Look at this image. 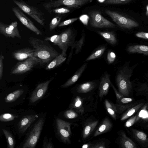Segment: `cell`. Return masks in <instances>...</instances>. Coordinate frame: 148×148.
Masks as SVG:
<instances>
[{"label": "cell", "mask_w": 148, "mask_h": 148, "mask_svg": "<svg viewBox=\"0 0 148 148\" xmlns=\"http://www.w3.org/2000/svg\"><path fill=\"white\" fill-rule=\"evenodd\" d=\"M147 148H148V145H147Z\"/></svg>", "instance_id": "cell-54"}, {"label": "cell", "mask_w": 148, "mask_h": 148, "mask_svg": "<svg viewBox=\"0 0 148 148\" xmlns=\"http://www.w3.org/2000/svg\"><path fill=\"white\" fill-rule=\"evenodd\" d=\"M116 58V55L112 51H109L107 56V60L109 64H110L114 62Z\"/></svg>", "instance_id": "cell-42"}, {"label": "cell", "mask_w": 148, "mask_h": 148, "mask_svg": "<svg viewBox=\"0 0 148 148\" xmlns=\"http://www.w3.org/2000/svg\"><path fill=\"white\" fill-rule=\"evenodd\" d=\"M146 15L148 16V5L146 7Z\"/></svg>", "instance_id": "cell-51"}, {"label": "cell", "mask_w": 148, "mask_h": 148, "mask_svg": "<svg viewBox=\"0 0 148 148\" xmlns=\"http://www.w3.org/2000/svg\"><path fill=\"white\" fill-rule=\"evenodd\" d=\"M90 0H56L46 2L43 4L44 7L49 12L50 10L64 5L69 8H79Z\"/></svg>", "instance_id": "cell-6"}, {"label": "cell", "mask_w": 148, "mask_h": 148, "mask_svg": "<svg viewBox=\"0 0 148 148\" xmlns=\"http://www.w3.org/2000/svg\"><path fill=\"white\" fill-rule=\"evenodd\" d=\"M53 77L39 84L32 92L30 98L31 103H34L41 99L45 95L50 83L53 80Z\"/></svg>", "instance_id": "cell-13"}, {"label": "cell", "mask_w": 148, "mask_h": 148, "mask_svg": "<svg viewBox=\"0 0 148 148\" xmlns=\"http://www.w3.org/2000/svg\"><path fill=\"white\" fill-rule=\"evenodd\" d=\"M144 105V103H139L127 109L121 117V121H124L133 116L135 113H136Z\"/></svg>", "instance_id": "cell-22"}, {"label": "cell", "mask_w": 148, "mask_h": 148, "mask_svg": "<svg viewBox=\"0 0 148 148\" xmlns=\"http://www.w3.org/2000/svg\"><path fill=\"white\" fill-rule=\"evenodd\" d=\"M56 123L57 133L62 140L64 143H70L71 123L58 118L56 120Z\"/></svg>", "instance_id": "cell-9"}, {"label": "cell", "mask_w": 148, "mask_h": 148, "mask_svg": "<svg viewBox=\"0 0 148 148\" xmlns=\"http://www.w3.org/2000/svg\"><path fill=\"white\" fill-rule=\"evenodd\" d=\"M87 66V63L84 64L75 72L73 75L65 83L61 86L62 88L68 87L75 83L80 77Z\"/></svg>", "instance_id": "cell-18"}, {"label": "cell", "mask_w": 148, "mask_h": 148, "mask_svg": "<svg viewBox=\"0 0 148 148\" xmlns=\"http://www.w3.org/2000/svg\"><path fill=\"white\" fill-rule=\"evenodd\" d=\"M64 115L66 118L70 119H75L78 116L77 113L72 109L65 111Z\"/></svg>", "instance_id": "cell-40"}, {"label": "cell", "mask_w": 148, "mask_h": 148, "mask_svg": "<svg viewBox=\"0 0 148 148\" xmlns=\"http://www.w3.org/2000/svg\"><path fill=\"white\" fill-rule=\"evenodd\" d=\"M44 64L39 58L35 57L29 58L18 62L11 69V75L22 74L31 70L38 65Z\"/></svg>", "instance_id": "cell-4"}, {"label": "cell", "mask_w": 148, "mask_h": 148, "mask_svg": "<svg viewBox=\"0 0 148 148\" xmlns=\"http://www.w3.org/2000/svg\"><path fill=\"white\" fill-rule=\"evenodd\" d=\"M50 13H53L57 14H64L70 12V10L65 8H57L53 9L49 12Z\"/></svg>", "instance_id": "cell-39"}, {"label": "cell", "mask_w": 148, "mask_h": 148, "mask_svg": "<svg viewBox=\"0 0 148 148\" xmlns=\"http://www.w3.org/2000/svg\"><path fill=\"white\" fill-rule=\"evenodd\" d=\"M69 107L75 109L79 113H82L84 109L83 106V100L80 97H76L73 100Z\"/></svg>", "instance_id": "cell-26"}, {"label": "cell", "mask_w": 148, "mask_h": 148, "mask_svg": "<svg viewBox=\"0 0 148 148\" xmlns=\"http://www.w3.org/2000/svg\"><path fill=\"white\" fill-rule=\"evenodd\" d=\"M132 0H106L104 3L106 4H114L125 3Z\"/></svg>", "instance_id": "cell-43"}, {"label": "cell", "mask_w": 148, "mask_h": 148, "mask_svg": "<svg viewBox=\"0 0 148 148\" xmlns=\"http://www.w3.org/2000/svg\"><path fill=\"white\" fill-rule=\"evenodd\" d=\"M18 117L17 116L9 113H5L0 116V121L6 122L13 121Z\"/></svg>", "instance_id": "cell-36"}, {"label": "cell", "mask_w": 148, "mask_h": 148, "mask_svg": "<svg viewBox=\"0 0 148 148\" xmlns=\"http://www.w3.org/2000/svg\"><path fill=\"white\" fill-rule=\"evenodd\" d=\"M131 130L133 136L140 146L143 147L147 148L148 145V138L147 134L135 129H131Z\"/></svg>", "instance_id": "cell-17"}, {"label": "cell", "mask_w": 148, "mask_h": 148, "mask_svg": "<svg viewBox=\"0 0 148 148\" xmlns=\"http://www.w3.org/2000/svg\"><path fill=\"white\" fill-rule=\"evenodd\" d=\"M38 117V115L36 114H30L22 117L17 125L19 132L21 134L24 133Z\"/></svg>", "instance_id": "cell-15"}, {"label": "cell", "mask_w": 148, "mask_h": 148, "mask_svg": "<svg viewBox=\"0 0 148 148\" xmlns=\"http://www.w3.org/2000/svg\"><path fill=\"white\" fill-rule=\"evenodd\" d=\"M95 87V84L94 82H87L79 85L77 88V91L79 93H86L92 90Z\"/></svg>", "instance_id": "cell-25"}, {"label": "cell", "mask_w": 148, "mask_h": 148, "mask_svg": "<svg viewBox=\"0 0 148 148\" xmlns=\"http://www.w3.org/2000/svg\"><path fill=\"white\" fill-rule=\"evenodd\" d=\"M111 83L110 75L106 72L104 73L101 78L99 87L100 99L108 94Z\"/></svg>", "instance_id": "cell-16"}, {"label": "cell", "mask_w": 148, "mask_h": 148, "mask_svg": "<svg viewBox=\"0 0 148 148\" xmlns=\"http://www.w3.org/2000/svg\"><path fill=\"white\" fill-rule=\"evenodd\" d=\"M147 128H148V124L147 125Z\"/></svg>", "instance_id": "cell-53"}, {"label": "cell", "mask_w": 148, "mask_h": 148, "mask_svg": "<svg viewBox=\"0 0 148 148\" xmlns=\"http://www.w3.org/2000/svg\"><path fill=\"white\" fill-rule=\"evenodd\" d=\"M45 118L42 117L39 119L34 125L27 134L22 145L23 148H34L39 139Z\"/></svg>", "instance_id": "cell-3"}, {"label": "cell", "mask_w": 148, "mask_h": 148, "mask_svg": "<svg viewBox=\"0 0 148 148\" xmlns=\"http://www.w3.org/2000/svg\"><path fill=\"white\" fill-rule=\"evenodd\" d=\"M138 102L131 103L126 104H114L117 111V113L121 114L130 108L134 106Z\"/></svg>", "instance_id": "cell-33"}, {"label": "cell", "mask_w": 148, "mask_h": 148, "mask_svg": "<svg viewBox=\"0 0 148 148\" xmlns=\"http://www.w3.org/2000/svg\"><path fill=\"white\" fill-rule=\"evenodd\" d=\"M89 144H85L82 146V147L83 148H88L89 147Z\"/></svg>", "instance_id": "cell-50"}, {"label": "cell", "mask_w": 148, "mask_h": 148, "mask_svg": "<svg viewBox=\"0 0 148 148\" xmlns=\"http://www.w3.org/2000/svg\"><path fill=\"white\" fill-rule=\"evenodd\" d=\"M111 85L113 88L115 92V95L116 98V100L118 102H119L120 100L123 97H124L123 95H121L119 92L114 87V85L111 83Z\"/></svg>", "instance_id": "cell-47"}, {"label": "cell", "mask_w": 148, "mask_h": 148, "mask_svg": "<svg viewBox=\"0 0 148 148\" xmlns=\"http://www.w3.org/2000/svg\"><path fill=\"white\" fill-rule=\"evenodd\" d=\"M97 33L110 44L114 45L116 44L117 40L114 32L98 31L97 32Z\"/></svg>", "instance_id": "cell-23"}, {"label": "cell", "mask_w": 148, "mask_h": 148, "mask_svg": "<svg viewBox=\"0 0 148 148\" xmlns=\"http://www.w3.org/2000/svg\"><path fill=\"white\" fill-rule=\"evenodd\" d=\"M126 51L130 53H138L148 55V46L136 45H130L126 48Z\"/></svg>", "instance_id": "cell-21"}, {"label": "cell", "mask_w": 148, "mask_h": 148, "mask_svg": "<svg viewBox=\"0 0 148 148\" xmlns=\"http://www.w3.org/2000/svg\"><path fill=\"white\" fill-rule=\"evenodd\" d=\"M105 12L114 22L122 28L130 29L139 26V24L135 21L127 18L117 12L106 10Z\"/></svg>", "instance_id": "cell-8"}, {"label": "cell", "mask_w": 148, "mask_h": 148, "mask_svg": "<svg viewBox=\"0 0 148 148\" xmlns=\"http://www.w3.org/2000/svg\"><path fill=\"white\" fill-rule=\"evenodd\" d=\"M61 18L57 16L53 18L51 20L49 25V29L50 31L54 29L60 23Z\"/></svg>", "instance_id": "cell-38"}, {"label": "cell", "mask_w": 148, "mask_h": 148, "mask_svg": "<svg viewBox=\"0 0 148 148\" xmlns=\"http://www.w3.org/2000/svg\"><path fill=\"white\" fill-rule=\"evenodd\" d=\"M147 112H148V107H147Z\"/></svg>", "instance_id": "cell-52"}, {"label": "cell", "mask_w": 148, "mask_h": 148, "mask_svg": "<svg viewBox=\"0 0 148 148\" xmlns=\"http://www.w3.org/2000/svg\"><path fill=\"white\" fill-rule=\"evenodd\" d=\"M112 124L107 118H105L96 131L94 135L96 136L108 131L112 127Z\"/></svg>", "instance_id": "cell-20"}, {"label": "cell", "mask_w": 148, "mask_h": 148, "mask_svg": "<svg viewBox=\"0 0 148 148\" xmlns=\"http://www.w3.org/2000/svg\"><path fill=\"white\" fill-rule=\"evenodd\" d=\"M13 2L21 10L30 16L38 23L41 25H44V15L40 10L34 6L29 5L24 1L13 0Z\"/></svg>", "instance_id": "cell-5"}, {"label": "cell", "mask_w": 148, "mask_h": 148, "mask_svg": "<svg viewBox=\"0 0 148 148\" xmlns=\"http://www.w3.org/2000/svg\"><path fill=\"white\" fill-rule=\"evenodd\" d=\"M28 42L34 50V56L40 59L44 64L49 63L60 54L45 40L31 36Z\"/></svg>", "instance_id": "cell-1"}, {"label": "cell", "mask_w": 148, "mask_h": 148, "mask_svg": "<svg viewBox=\"0 0 148 148\" xmlns=\"http://www.w3.org/2000/svg\"><path fill=\"white\" fill-rule=\"evenodd\" d=\"M24 90L22 89L17 90L8 94L5 98V102L7 103L15 101L22 95Z\"/></svg>", "instance_id": "cell-27"}, {"label": "cell", "mask_w": 148, "mask_h": 148, "mask_svg": "<svg viewBox=\"0 0 148 148\" xmlns=\"http://www.w3.org/2000/svg\"><path fill=\"white\" fill-rule=\"evenodd\" d=\"M139 118L138 114L133 115L126 121L125 126L127 127H130L133 125Z\"/></svg>", "instance_id": "cell-37"}, {"label": "cell", "mask_w": 148, "mask_h": 148, "mask_svg": "<svg viewBox=\"0 0 148 148\" xmlns=\"http://www.w3.org/2000/svg\"><path fill=\"white\" fill-rule=\"evenodd\" d=\"M13 58L19 61L34 56V50L29 47L22 48L14 51L12 53Z\"/></svg>", "instance_id": "cell-14"}, {"label": "cell", "mask_w": 148, "mask_h": 148, "mask_svg": "<svg viewBox=\"0 0 148 148\" xmlns=\"http://www.w3.org/2000/svg\"><path fill=\"white\" fill-rule=\"evenodd\" d=\"M45 40L52 42L54 45H57L60 48L61 45V36L60 34L54 35L50 37H46Z\"/></svg>", "instance_id": "cell-35"}, {"label": "cell", "mask_w": 148, "mask_h": 148, "mask_svg": "<svg viewBox=\"0 0 148 148\" xmlns=\"http://www.w3.org/2000/svg\"><path fill=\"white\" fill-rule=\"evenodd\" d=\"M135 35L138 38L148 40V33L139 32L136 33Z\"/></svg>", "instance_id": "cell-48"}, {"label": "cell", "mask_w": 148, "mask_h": 148, "mask_svg": "<svg viewBox=\"0 0 148 148\" xmlns=\"http://www.w3.org/2000/svg\"><path fill=\"white\" fill-rule=\"evenodd\" d=\"M42 147L44 148H53L54 147L51 138H50L48 140L47 137H45L43 139Z\"/></svg>", "instance_id": "cell-41"}, {"label": "cell", "mask_w": 148, "mask_h": 148, "mask_svg": "<svg viewBox=\"0 0 148 148\" xmlns=\"http://www.w3.org/2000/svg\"><path fill=\"white\" fill-rule=\"evenodd\" d=\"M3 132L5 137L8 148H14L15 145L14 138L11 133L5 129H2Z\"/></svg>", "instance_id": "cell-31"}, {"label": "cell", "mask_w": 148, "mask_h": 148, "mask_svg": "<svg viewBox=\"0 0 148 148\" xmlns=\"http://www.w3.org/2000/svg\"><path fill=\"white\" fill-rule=\"evenodd\" d=\"M60 34L61 36V45L60 48L62 50L61 54L66 56L68 48L69 46L71 47L75 41V36L70 28L66 29Z\"/></svg>", "instance_id": "cell-12"}, {"label": "cell", "mask_w": 148, "mask_h": 148, "mask_svg": "<svg viewBox=\"0 0 148 148\" xmlns=\"http://www.w3.org/2000/svg\"><path fill=\"white\" fill-rule=\"evenodd\" d=\"M135 90L138 95H143L148 97V84L147 83L138 82Z\"/></svg>", "instance_id": "cell-28"}, {"label": "cell", "mask_w": 148, "mask_h": 148, "mask_svg": "<svg viewBox=\"0 0 148 148\" xmlns=\"http://www.w3.org/2000/svg\"><path fill=\"white\" fill-rule=\"evenodd\" d=\"M4 56L1 53L0 56V80H1L2 78L3 75V60Z\"/></svg>", "instance_id": "cell-45"}, {"label": "cell", "mask_w": 148, "mask_h": 148, "mask_svg": "<svg viewBox=\"0 0 148 148\" xmlns=\"http://www.w3.org/2000/svg\"><path fill=\"white\" fill-rule=\"evenodd\" d=\"M129 62L126 63L118 71L116 82L119 92L125 97H129L132 92L133 85L130 81L134 70L136 64L130 67Z\"/></svg>", "instance_id": "cell-2"}, {"label": "cell", "mask_w": 148, "mask_h": 148, "mask_svg": "<svg viewBox=\"0 0 148 148\" xmlns=\"http://www.w3.org/2000/svg\"><path fill=\"white\" fill-rule=\"evenodd\" d=\"M18 23L15 21L10 24H5L0 22V33L7 37L14 38L17 37L21 39V36L17 27Z\"/></svg>", "instance_id": "cell-11"}, {"label": "cell", "mask_w": 148, "mask_h": 148, "mask_svg": "<svg viewBox=\"0 0 148 148\" xmlns=\"http://www.w3.org/2000/svg\"><path fill=\"white\" fill-rule=\"evenodd\" d=\"M105 145L103 142L99 143L90 147V148H105Z\"/></svg>", "instance_id": "cell-49"}, {"label": "cell", "mask_w": 148, "mask_h": 148, "mask_svg": "<svg viewBox=\"0 0 148 148\" xmlns=\"http://www.w3.org/2000/svg\"><path fill=\"white\" fill-rule=\"evenodd\" d=\"M12 10L16 16L25 27L37 35L42 34V32L34 25L33 22L19 9L13 7L12 8Z\"/></svg>", "instance_id": "cell-10"}, {"label": "cell", "mask_w": 148, "mask_h": 148, "mask_svg": "<svg viewBox=\"0 0 148 148\" xmlns=\"http://www.w3.org/2000/svg\"><path fill=\"white\" fill-rule=\"evenodd\" d=\"M106 49V47L105 46H102L99 48L89 56L85 61H87L100 57L103 55Z\"/></svg>", "instance_id": "cell-32"}, {"label": "cell", "mask_w": 148, "mask_h": 148, "mask_svg": "<svg viewBox=\"0 0 148 148\" xmlns=\"http://www.w3.org/2000/svg\"><path fill=\"white\" fill-rule=\"evenodd\" d=\"M105 107L108 112L114 119H116L117 111L114 104L110 102L107 99L105 101Z\"/></svg>", "instance_id": "cell-30"}, {"label": "cell", "mask_w": 148, "mask_h": 148, "mask_svg": "<svg viewBox=\"0 0 148 148\" xmlns=\"http://www.w3.org/2000/svg\"><path fill=\"white\" fill-rule=\"evenodd\" d=\"M90 24L93 27L98 28H115L114 24L105 18L99 11L93 10L89 12Z\"/></svg>", "instance_id": "cell-7"}, {"label": "cell", "mask_w": 148, "mask_h": 148, "mask_svg": "<svg viewBox=\"0 0 148 148\" xmlns=\"http://www.w3.org/2000/svg\"><path fill=\"white\" fill-rule=\"evenodd\" d=\"M85 35L82 34L80 39L78 41H75L73 45L71 47H73L75 49V53L78 54L81 50L84 42Z\"/></svg>", "instance_id": "cell-34"}, {"label": "cell", "mask_w": 148, "mask_h": 148, "mask_svg": "<svg viewBox=\"0 0 148 148\" xmlns=\"http://www.w3.org/2000/svg\"><path fill=\"white\" fill-rule=\"evenodd\" d=\"M66 59V56L60 54L48 64L45 68L46 70H50L56 68L63 63Z\"/></svg>", "instance_id": "cell-24"}, {"label": "cell", "mask_w": 148, "mask_h": 148, "mask_svg": "<svg viewBox=\"0 0 148 148\" xmlns=\"http://www.w3.org/2000/svg\"><path fill=\"white\" fill-rule=\"evenodd\" d=\"M98 123V121H95L88 123L86 125L83 132L82 135L84 138H86L91 134L96 127Z\"/></svg>", "instance_id": "cell-29"}, {"label": "cell", "mask_w": 148, "mask_h": 148, "mask_svg": "<svg viewBox=\"0 0 148 148\" xmlns=\"http://www.w3.org/2000/svg\"><path fill=\"white\" fill-rule=\"evenodd\" d=\"M36 0L40 1V0Z\"/></svg>", "instance_id": "cell-55"}, {"label": "cell", "mask_w": 148, "mask_h": 148, "mask_svg": "<svg viewBox=\"0 0 148 148\" xmlns=\"http://www.w3.org/2000/svg\"><path fill=\"white\" fill-rule=\"evenodd\" d=\"M119 143L123 148H137V147L135 143L126 135L123 131L120 134Z\"/></svg>", "instance_id": "cell-19"}, {"label": "cell", "mask_w": 148, "mask_h": 148, "mask_svg": "<svg viewBox=\"0 0 148 148\" xmlns=\"http://www.w3.org/2000/svg\"><path fill=\"white\" fill-rule=\"evenodd\" d=\"M78 19V18H74L67 19L63 21L60 23L58 26L59 27H63L71 24L75 22Z\"/></svg>", "instance_id": "cell-44"}, {"label": "cell", "mask_w": 148, "mask_h": 148, "mask_svg": "<svg viewBox=\"0 0 148 148\" xmlns=\"http://www.w3.org/2000/svg\"><path fill=\"white\" fill-rule=\"evenodd\" d=\"M134 100V99L133 98L124 97L122 98L119 102H120L123 104H126L131 103Z\"/></svg>", "instance_id": "cell-46"}]
</instances>
